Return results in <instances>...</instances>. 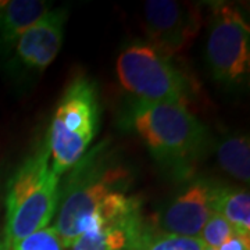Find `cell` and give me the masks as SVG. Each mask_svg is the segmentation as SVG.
<instances>
[{"label": "cell", "instance_id": "obj_1", "mask_svg": "<svg viewBox=\"0 0 250 250\" xmlns=\"http://www.w3.org/2000/svg\"><path fill=\"white\" fill-rule=\"evenodd\" d=\"M131 172L117 160L107 143H99L72 167L60 182L54 229L64 249L86 231L98 206L114 192H125Z\"/></svg>", "mask_w": 250, "mask_h": 250}, {"label": "cell", "instance_id": "obj_2", "mask_svg": "<svg viewBox=\"0 0 250 250\" xmlns=\"http://www.w3.org/2000/svg\"><path fill=\"white\" fill-rule=\"evenodd\" d=\"M154 160L178 178H188L202 159L208 132L187 106L138 102L125 116Z\"/></svg>", "mask_w": 250, "mask_h": 250}, {"label": "cell", "instance_id": "obj_3", "mask_svg": "<svg viewBox=\"0 0 250 250\" xmlns=\"http://www.w3.org/2000/svg\"><path fill=\"white\" fill-rule=\"evenodd\" d=\"M60 175L52 170L47 145L32 153L11 175L6 190L3 236L11 249L25 236L46 228L57 211Z\"/></svg>", "mask_w": 250, "mask_h": 250}, {"label": "cell", "instance_id": "obj_4", "mask_svg": "<svg viewBox=\"0 0 250 250\" xmlns=\"http://www.w3.org/2000/svg\"><path fill=\"white\" fill-rule=\"evenodd\" d=\"M100 103L96 85L77 77L65 88L47 134L52 170L62 177L89 150L99 131Z\"/></svg>", "mask_w": 250, "mask_h": 250}, {"label": "cell", "instance_id": "obj_5", "mask_svg": "<svg viewBox=\"0 0 250 250\" xmlns=\"http://www.w3.org/2000/svg\"><path fill=\"white\" fill-rule=\"evenodd\" d=\"M117 77L121 86L142 103H179L189 100L184 74L170 57L147 42L132 43L117 59Z\"/></svg>", "mask_w": 250, "mask_h": 250}, {"label": "cell", "instance_id": "obj_6", "mask_svg": "<svg viewBox=\"0 0 250 250\" xmlns=\"http://www.w3.org/2000/svg\"><path fill=\"white\" fill-rule=\"evenodd\" d=\"M206 60L217 82L236 86L249 75L250 27L235 6L217 3L210 18Z\"/></svg>", "mask_w": 250, "mask_h": 250}, {"label": "cell", "instance_id": "obj_7", "mask_svg": "<svg viewBox=\"0 0 250 250\" xmlns=\"http://www.w3.org/2000/svg\"><path fill=\"white\" fill-rule=\"evenodd\" d=\"M143 20L147 43L170 59L192 45L202 25L197 4L175 0L146 1Z\"/></svg>", "mask_w": 250, "mask_h": 250}, {"label": "cell", "instance_id": "obj_8", "mask_svg": "<svg viewBox=\"0 0 250 250\" xmlns=\"http://www.w3.org/2000/svg\"><path fill=\"white\" fill-rule=\"evenodd\" d=\"M223 187L205 177L192 179L161 208L152 225L161 232L197 238L208 217L215 211V202Z\"/></svg>", "mask_w": 250, "mask_h": 250}, {"label": "cell", "instance_id": "obj_9", "mask_svg": "<svg viewBox=\"0 0 250 250\" xmlns=\"http://www.w3.org/2000/svg\"><path fill=\"white\" fill-rule=\"evenodd\" d=\"M67 14L64 7L50 9L18 38L13 47V60L18 68L42 72L54 62L62 49Z\"/></svg>", "mask_w": 250, "mask_h": 250}, {"label": "cell", "instance_id": "obj_10", "mask_svg": "<svg viewBox=\"0 0 250 250\" xmlns=\"http://www.w3.org/2000/svg\"><path fill=\"white\" fill-rule=\"evenodd\" d=\"M52 9L43 0H10L0 1V49L9 52L28 28Z\"/></svg>", "mask_w": 250, "mask_h": 250}, {"label": "cell", "instance_id": "obj_11", "mask_svg": "<svg viewBox=\"0 0 250 250\" xmlns=\"http://www.w3.org/2000/svg\"><path fill=\"white\" fill-rule=\"evenodd\" d=\"M199 238L161 232L141 218L131 232L126 250H203Z\"/></svg>", "mask_w": 250, "mask_h": 250}, {"label": "cell", "instance_id": "obj_12", "mask_svg": "<svg viewBox=\"0 0 250 250\" xmlns=\"http://www.w3.org/2000/svg\"><path fill=\"white\" fill-rule=\"evenodd\" d=\"M217 160L228 175L249 184L250 146L246 135H229L221 139L217 146Z\"/></svg>", "mask_w": 250, "mask_h": 250}, {"label": "cell", "instance_id": "obj_13", "mask_svg": "<svg viewBox=\"0 0 250 250\" xmlns=\"http://www.w3.org/2000/svg\"><path fill=\"white\" fill-rule=\"evenodd\" d=\"M214 210L231 224L235 232L250 235V195L248 190L223 187Z\"/></svg>", "mask_w": 250, "mask_h": 250}, {"label": "cell", "instance_id": "obj_14", "mask_svg": "<svg viewBox=\"0 0 250 250\" xmlns=\"http://www.w3.org/2000/svg\"><path fill=\"white\" fill-rule=\"evenodd\" d=\"M235 232L231 224L228 223L223 215L213 213L203 225L197 238L202 241L206 248L220 249L225 242L228 241Z\"/></svg>", "mask_w": 250, "mask_h": 250}, {"label": "cell", "instance_id": "obj_15", "mask_svg": "<svg viewBox=\"0 0 250 250\" xmlns=\"http://www.w3.org/2000/svg\"><path fill=\"white\" fill-rule=\"evenodd\" d=\"M62 241L54 227H46L25 236L11 246V250H62Z\"/></svg>", "mask_w": 250, "mask_h": 250}, {"label": "cell", "instance_id": "obj_16", "mask_svg": "<svg viewBox=\"0 0 250 250\" xmlns=\"http://www.w3.org/2000/svg\"><path fill=\"white\" fill-rule=\"evenodd\" d=\"M217 250H250V235L233 232V235Z\"/></svg>", "mask_w": 250, "mask_h": 250}, {"label": "cell", "instance_id": "obj_17", "mask_svg": "<svg viewBox=\"0 0 250 250\" xmlns=\"http://www.w3.org/2000/svg\"><path fill=\"white\" fill-rule=\"evenodd\" d=\"M0 250H11L9 248V245L4 241V236H3V232H0Z\"/></svg>", "mask_w": 250, "mask_h": 250}, {"label": "cell", "instance_id": "obj_18", "mask_svg": "<svg viewBox=\"0 0 250 250\" xmlns=\"http://www.w3.org/2000/svg\"><path fill=\"white\" fill-rule=\"evenodd\" d=\"M203 250H217V249H211V248H206V246H205V249H203Z\"/></svg>", "mask_w": 250, "mask_h": 250}]
</instances>
